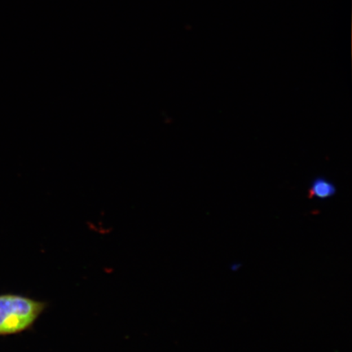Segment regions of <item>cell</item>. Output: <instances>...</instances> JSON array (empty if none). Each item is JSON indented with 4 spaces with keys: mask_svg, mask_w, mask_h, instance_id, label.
<instances>
[{
    "mask_svg": "<svg viewBox=\"0 0 352 352\" xmlns=\"http://www.w3.org/2000/svg\"><path fill=\"white\" fill-rule=\"evenodd\" d=\"M47 303L16 296H0V336L19 333L33 327Z\"/></svg>",
    "mask_w": 352,
    "mask_h": 352,
    "instance_id": "1",
    "label": "cell"
},
{
    "mask_svg": "<svg viewBox=\"0 0 352 352\" xmlns=\"http://www.w3.org/2000/svg\"><path fill=\"white\" fill-rule=\"evenodd\" d=\"M336 186L331 182L323 177L314 179L309 188V196L318 199H327L336 195Z\"/></svg>",
    "mask_w": 352,
    "mask_h": 352,
    "instance_id": "2",
    "label": "cell"
}]
</instances>
